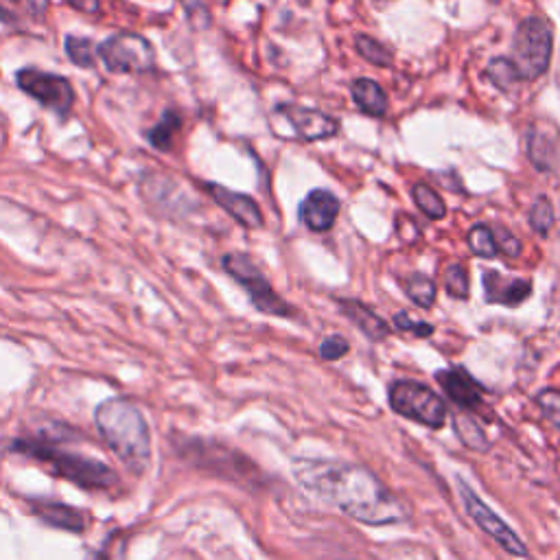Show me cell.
I'll return each instance as SVG.
<instances>
[{"label":"cell","instance_id":"277c9868","mask_svg":"<svg viewBox=\"0 0 560 560\" xmlns=\"http://www.w3.org/2000/svg\"><path fill=\"white\" fill-rule=\"evenodd\" d=\"M552 42V25L543 16H528L519 22L510 55V62L517 68L519 81H534L547 73L554 51Z\"/></svg>","mask_w":560,"mask_h":560},{"label":"cell","instance_id":"7c38bea8","mask_svg":"<svg viewBox=\"0 0 560 560\" xmlns=\"http://www.w3.org/2000/svg\"><path fill=\"white\" fill-rule=\"evenodd\" d=\"M276 110L285 116L291 127H294L296 136L300 140H307V143L333 138L340 134V121L333 119V116L326 112L305 108V105H296V103H283L278 105Z\"/></svg>","mask_w":560,"mask_h":560},{"label":"cell","instance_id":"f546056e","mask_svg":"<svg viewBox=\"0 0 560 560\" xmlns=\"http://www.w3.org/2000/svg\"><path fill=\"white\" fill-rule=\"evenodd\" d=\"M536 405L543 414V418L550 423L554 429H560V390L545 388L536 394Z\"/></svg>","mask_w":560,"mask_h":560},{"label":"cell","instance_id":"44dd1931","mask_svg":"<svg viewBox=\"0 0 560 560\" xmlns=\"http://www.w3.org/2000/svg\"><path fill=\"white\" fill-rule=\"evenodd\" d=\"M182 127V116L175 110H167L162 114V119L147 132V140L160 151H171L173 136L178 134Z\"/></svg>","mask_w":560,"mask_h":560},{"label":"cell","instance_id":"6da1fadb","mask_svg":"<svg viewBox=\"0 0 560 560\" xmlns=\"http://www.w3.org/2000/svg\"><path fill=\"white\" fill-rule=\"evenodd\" d=\"M294 475L309 493L372 528L410 519L403 501L366 466L333 460H296Z\"/></svg>","mask_w":560,"mask_h":560},{"label":"cell","instance_id":"1f68e13d","mask_svg":"<svg viewBox=\"0 0 560 560\" xmlns=\"http://www.w3.org/2000/svg\"><path fill=\"white\" fill-rule=\"evenodd\" d=\"M493 235H495L497 250L501 254L510 256V259H517V256H521L523 243H521V239H517L515 235H512V232L506 226H495L493 228Z\"/></svg>","mask_w":560,"mask_h":560},{"label":"cell","instance_id":"8fae6325","mask_svg":"<svg viewBox=\"0 0 560 560\" xmlns=\"http://www.w3.org/2000/svg\"><path fill=\"white\" fill-rule=\"evenodd\" d=\"M525 154L539 171H556L560 165V127L545 119L532 121L525 130Z\"/></svg>","mask_w":560,"mask_h":560},{"label":"cell","instance_id":"4dcf8cb0","mask_svg":"<svg viewBox=\"0 0 560 560\" xmlns=\"http://www.w3.org/2000/svg\"><path fill=\"white\" fill-rule=\"evenodd\" d=\"M394 326L399 331H405V333H414L416 337H429V335H434V324H429V322H423V320H414L410 313H405V311H399L394 315Z\"/></svg>","mask_w":560,"mask_h":560},{"label":"cell","instance_id":"d4e9b609","mask_svg":"<svg viewBox=\"0 0 560 560\" xmlns=\"http://www.w3.org/2000/svg\"><path fill=\"white\" fill-rule=\"evenodd\" d=\"M445 289L455 300H466L471 294L469 270L462 263H451L445 267Z\"/></svg>","mask_w":560,"mask_h":560},{"label":"cell","instance_id":"603a6c76","mask_svg":"<svg viewBox=\"0 0 560 560\" xmlns=\"http://www.w3.org/2000/svg\"><path fill=\"white\" fill-rule=\"evenodd\" d=\"M355 49L372 66H379V68L394 66V51L388 49L383 42L370 38V35H366V33L357 35Z\"/></svg>","mask_w":560,"mask_h":560},{"label":"cell","instance_id":"d6a6232c","mask_svg":"<svg viewBox=\"0 0 560 560\" xmlns=\"http://www.w3.org/2000/svg\"><path fill=\"white\" fill-rule=\"evenodd\" d=\"M348 350H350V344H348L346 337L329 335L320 344V357L324 361H337V359H342L344 355H348Z\"/></svg>","mask_w":560,"mask_h":560},{"label":"cell","instance_id":"5b68a950","mask_svg":"<svg viewBox=\"0 0 560 560\" xmlns=\"http://www.w3.org/2000/svg\"><path fill=\"white\" fill-rule=\"evenodd\" d=\"M180 453L182 458L191 460V464H195L197 469L215 473L219 477H224V480H230L241 486L259 484L261 471L256 469L243 453L232 451L224 445H219V442L191 438L180 442Z\"/></svg>","mask_w":560,"mask_h":560},{"label":"cell","instance_id":"9c48e42d","mask_svg":"<svg viewBox=\"0 0 560 560\" xmlns=\"http://www.w3.org/2000/svg\"><path fill=\"white\" fill-rule=\"evenodd\" d=\"M16 84L31 99L53 110L60 119H66L70 110H73L75 90L73 84L62 75L44 73L38 68H22L16 73Z\"/></svg>","mask_w":560,"mask_h":560},{"label":"cell","instance_id":"83f0119b","mask_svg":"<svg viewBox=\"0 0 560 560\" xmlns=\"http://www.w3.org/2000/svg\"><path fill=\"white\" fill-rule=\"evenodd\" d=\"M469 248L475 256H484V259H495L499 256L493 228L486 224H477L469 230Z\"/></svg>","mask_w":560,"mask_h":560},{"label":"cell","instance_id":"4fadbf2b","mask_svg":"<svg viewBox=\"0 0 560 560\" xmlns=\"http://www.w3.org/2000/svg\"><path fill=\"white\" fill-rule=\"evenodd\" d=\"M436 381L440 383L442 392L447 394V399L462 407V410L480 412L484 407L482 385L477 383L462 366L436 372Z\"/></svg>","mask_w":560,"mask_h":560},{"label":"cell","instance_id":"9a60e30c","mask_svg":"<svg viewBox=\"0 0 560 560\" xmlns=\"http://www.w3.org/2000/svg\"><path fill=\"white\" fill-rule=\"evenodd\" d=\"M486 302L490 305H504V307H519L532 296V280L504 276L497 270H484L482 276Z\"/></svg>","mask_w":560,"mask_h":560},{"label":"cell","instance_id":"8d00e7d4","mask_svg":"<svg viewBox=\"0 0 560 560\" xmlns=\"http://www.w3.org/2000/svg\"><path fill=\"white\" fill-rule=\"evenodd\" d=\"M377 3H390V0H377Z\"/></svg>","mask_w":560,"mask_h":560},{"label":"cell","instance_id":"2e32d148","mask_svg":"<svg viewBox=\"0 0 560 560\" xmlns=\"http://www.w3.org/2000/svg\"><path fill=\"white\" fill-rule=\"evenodd\" d=\"M342 202L329 189H313L305 200L300 202V221L313 232H326L335 226V219L340 215Z\"/></svg>","mask_w":560,"mask_h":560},{"label":"cell","instance_id":"ba28073f","mask_svg":"<svg viewBox=\"0 0 560 560\" xmlns=\"http://www.w3.org/2000/svg\"><path fill=\"white\" fill-rule=\"evenodd\" d=\"M97 55L114 75L149 73L156 66V51L140 33L121 31L97 46Z\"/></svg>","mask_w":560,"mask_h":560},{"label":"cell","instance_id":"30bf717a","mask_svg":"<svg viewBox=\"0 0 560 560\" xmlns=\"http://www.w3.org/2000/svg\"><path fill=\"white\" fill-rule=\"evenodd\" d=\"M458 488H460V497L466 515L475 521L477 528L486 532L490 539H493L501 550L508 552L510 556H519V558L528 556V547H525V543L521 541V536L515 530H510L508 523L501 517H497L495 512L473 493V488L469 484L458 480Z\"/></svg>","mask_w":560,"mask_h":560},{"label":"cell","instance_id":"ac0fdd59","mask_svg":"<svg viewBox=\"0 0 560 560\" xmlns=\"http://www.w3.org/2000/svg\"><path fill=\"white\" fill-rule=\"evenodd\" d=\"M340 305V311L346 315V318L353 322L357 329L364 333L370 342H381L385 337H390L392 329L390 324L385 322L379 313L372 311L368 305L353 298H342L337 300Z\"/></svg>","mask_w":560,"mask_h":560},{"label":"cell","instance_id":"cb8c5ba5","mask_svg":"<svg viewBox=\"0 0 560 560\" xmlns=\"http://www.w3.org/2000/svg\"><path fill=\"white\" fill-rule=\"evenodd\" d=\"M412 197H414V202L416 206L423 210V213L429 217V219H434V221H440V219H445L447 217V206L445 202H442V197L431 189L429 184L425 182H416L412 186Z\"/></svg>","mask_w":560,"mask_h":560},{"label":"cell","instance_id":"e575fe53","mask_svg":"<svg viewBox=\"0 0 560 560\" xmlns=\"http://www.w3.org/2000/svg\"><path fill=\"white\" fill-rule=\"evenodd\" d=\"M66 3L81 14H99L101 9V0H66Z\"/></svg>","mask_w":560,"mask_h":560},{"label":"cell","instance_id":"8992f818","mask_svg":"<svg viewBox=\"0 0 560 560\" xmlns=\"http://www.w3.org/2000/svg\"><path fill=\"white\" fill-rule=\"evenodd\" d=\"M221 267L245 289V294L250 296V302L256 311L265 315H276V318H294V307L276 294L270 280L265 278V274L259 270V265H256L248 254H226L224 259H221Z\"/></svg>","mask_w":560,"mask_h":560},{"label":"cell","instance_id":"3957f363","mask_svg":"<svg viewBox=\"0 0 560 560\" xmlns=\"http://www.w3.org/2000/svg\"><path fill=\"white\" fill-rule=\"evenodd\" d=\"M55 434H40L33 438H16L11 442V451L40 462L51 471V475L75 484L84 490H110L119 484L114 469L95 458H84L75 451H66Z\"/></svg>","mask_w":560,"mask_h":560},{"label":"cell","instance_id":"484cf974","mask_svg":"<svg viewBox=\"0 0 560 560\" xmlns=\"http://www.w3.org/2000/svg\"><path fill=\"white\" fill-rule=\"evenodd\" d=\"M530 226L539 237H547L554 226V206L550 197L539 195L530 208Z\"/></svg>","mask_w":560,"mask_h":560},{"label":"cell","instance_id":"d590c367","mask_svg":"<svg viewBox=\"0 0 560 560\" xmlns=\"http://www.w3.org/2000/svg\"><path fill=\"white\" fill-rule=\"evenodd\" d=\"M0 20H3V22H16L14 14H11V11H7L3 5H0Z\"/></svg>","mask_w":560,"mask_h":560},{"label":"cell","instance_id":"e0dca14e","mask_svg":"<svg viewBox=\"0 0 560 560\" xmlns=\"http://www.w3.org/2000/svg\"><path fill=\"white\" fill-rule=\"evenodd\" d=\"M31 512L38 517L42 523L51 525V528L81 534L88 528V519L84 512L75 506L62 504V501L53 499H33L31 501Z\"/></svg>","mask_w":560,"mask_h":560},{"label":"cell","instance_id":"d6986e66","mask_svg":"<svg viewBox=\"0 0 560 560\" xmlns=\"http://www.w3.org/2000/svg\"><path fill=\"white\" fill-rule=\"evenodd\" d=\"M350 95H353V101L361 112L368 116H377V119L379 116H385V112L390 108L388 95H385V90L375 79H368V77L355 79L353 84H350Z\"/></svg>","mask_w":560,"mask_h":560},{"label":"cell","instance_id":"5bb4252c","mask_svg":"<svg viewBox=\"0 0 560 560\" xmlns=\"http://www.w3.org/2000/svg\"><path fill=\"white\" fill-rule=\"evenodd\" d=\"M206 191L208 195L213 197L215 204H219L221 208L226 210V213L237 219L241 226L245 228H263L265 224V217H263V210L261 206L256 204L250 195L245 193H237L228 189L224 184H217V182H208L206 184Z\"/></svg>","mask_w":560,"mask_h":560},{"label":"cell","instance_id":"ffe728a7","mask_svg":"<svg viewBox=\"0 0 560 560\" xmlns=\"http://www.w3.org/2000/svg\"><path fill=\"white\" fill-rule=\"evenodd\" d=\"M453 429L466 449L477 451V453H484L490 449V440L486 436V431L473 416L458 414L453 418Z\"/></svg>","mask_w":560,"mask_h":560},{"label":"cell","instance_id":"7a4b0ae2","mask_svg":"<svg viewBox=\"0 0 560 560\" xmlns=\"http://www.w3.org/2000/svg\"><path fill=\"white\" fill-rule=\"evenodd\" d=\"M95 425L108 449L134 475L151 464V431L145 414L127 399H108L95 410Z\"/></svg>","mask_w":560,"mask_h":560},{"label":"cell","instance_id":"836d02e7","mask_svg":"<svg viewBox=\"0 0 560 560\" xmlns=\"http://www.w3.org/2000/svg\"><path fill=\"white\" fill-rule=\"evenodd\" d=\"M180 3L184 5L186 14H189L191 22H193V25H197V29L208 27L210 16H208V9L204 5V0H180Z\"/></svg>","mask_w":560,"mask_h":560},{"label":"cell","instance_id":"7402d4cb","mask_svg":"<svg viewBox=\"0 0 560 560\" xmlns=\"http://www.w3.org/2000/svg\"><path fill=\"white\" fill-rule=\"evenodd\" d=\"M403 287H405L407 298H410L414 305H418L420 309L434 307L436 296H438V287H436V283L429 276L414 272L410 278L405 280Z\"/></svg>","mask_w":560,"mask_h":560},{"label":"cell","instance_id":"4316f807","mask_svg":"<svg viewBox=\"0 0 560 560\" xmlns=\"http://www.w3.org/2000/svg\"><path fill=\"white\" fill-rule=\"evenodd\" d=\"M66 55L70 57V62L79 68H92L95 66V53L97 49L92 46L88 38H77V35H66L64 42Z\"/></svg>","mask_w":560,"mask_h":560},{"label":"cell","instance_id":"52a82bcc","mask_svg":"<svg viewBox=\"0 0 560 560\" xmlns=\"http://www.w3.org/2000/svg\"><path fill=\"white\" fill-rule=\"evenodd\" d=\"M388 401L394 414L410 418L418 425L440 429L447 420V405L425 383L399 379L390 385Z\"/></svg>","mask_w":560,"mask_h":560},{"label":"cell","instance_id":"f1b7e54d","mask_svg":"<svg viewBox=\"0 0 560 560\" xmlns=\"http://www.w3.org/2000/svg\"><path fill=\"white\" fill-rule=\"evenodd\" d=\"M486 77L493 81V86H497L499 90H508L519 81L517 68L510 62V57H495V60L486 66Z\"/></svg>","mask_w":560,"mask_h":560}]
</instances>
